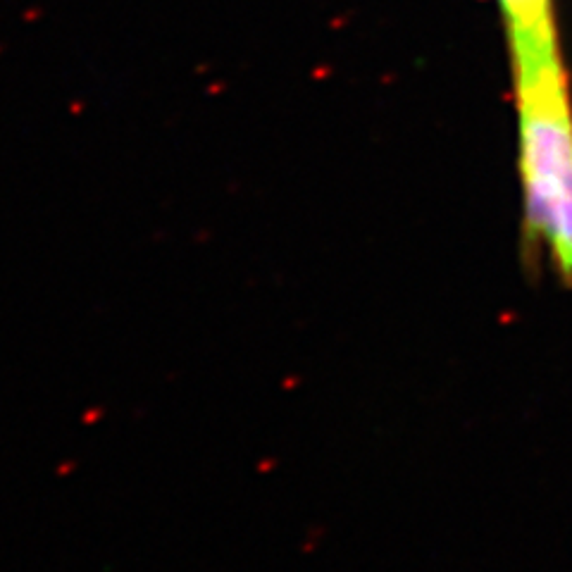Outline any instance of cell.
Listing matches in <instances>:
<instances>
[{
	"mask_svg": "<svg viewBox=\"0 0 572 572\" xmlns=\"http://www.w3.org/2000/svg\"><path fill=\"white\" fill-rule=\"evenodd\" d=\"M494 3L510 62L563 53L556 0H494Z\"/></svg>",
	"mask_w": 572,
	"mask_h": 572,
	"instance_id": "7a4b0ae2",
	"label": "cell"
},
{
	"mask_svg": "<svg viewBox=\"0 0 572 572\" xmlns=\"http://www.w3.org/2000/svg\"><path fill=\"white\" fill-rule=\"evenodd\" d=\"M522 248L572 289V84L563 53L510 62Z\"/></svg>",
	"mask_w": 572,
	"mask_h": 572,
	"instance_id": "6da1fadb",
	"label": "cell"
}]
</instances>
